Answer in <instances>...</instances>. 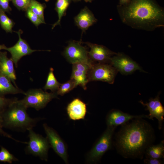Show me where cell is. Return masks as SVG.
<instances>
[{
  "label": "cell",
  "instance_id": "31",
  "mask_svg": "<svg viewBox=\"0 0 164 164\" xmlns=\"http://www.w3.org/2000/svg\"><path fill=\"white\" fill-rule=\"evenodd\" d=\"M144 163L146 164H162L163 161L160 159L146 158L144 160Z\"/></svg>",
  "mask_w": 164,
  "mask_h": 164
},
{
  "label": "cell",
  "instance_id": "10",
  "mask_svg": "<svg viewBox=\"0 0 164 164\" xmlns=\"http://www.w3.org/2000/svg\"><path fill=\"white\" fill-rule=\"evenodd\" d=\"M43 127L50 147L66 163H68L67 147L65 142L54 129L46 124H44Z\"/></svg>",
  "mask_w": 164,
  "mask_h": 164
},
{
  "label": "cell",
  "instance_id": "24",
  "mask_svg": "<svg viewBox=\"0 0 164 164\" xmlns=\"http://www.w3.org/2000/svg\"><path fill=\"white\" fill-rule=\"evenodd\" d=\"M46 7L45 3H41L36 0H32L29 8L33 13L38 16L42 20L45 22L44 12Z\"/></svg>",
  "mask_w": 164,
  "mask_h": 164
},
{
  "label": "cell",
  "instance_id": "6",
  "mask_svg": "<svg viewBox=\"0 0 164 164\" xmlns=\"http://www.w3.org/2000/svg\"><path fill=\"white\" fill-rule=\"evenodd\" d=\"M28 137L29 140L27 143L25 149L26 153L39 157L42 160L47 161L48 152L50 147L46 138L36 133L32 130L29 129Z\"/></svg>",
  "mask_w": 164,
  "mask_h": 164
},
{
  "label": "cell",
  "instance_id": "12",
  "mask_svg": "<svg viewBox=\"0 0 164 164\" xmlns=\"http://www.w3.org/2000/svg\"><path fill=\"white\" fill-rule=\"evenodd\" d=\"M82 43L90 48V51H88V55L90 59L94 62L109 63L111 58L117 53L102 45L88 42Z\"/></svg>",
  "mask_w": 164,
  "mask_h": 164
},
{
  "label": "cell",
  "instance_id": "20",
  "mask_svg": "<svg viewBox=\"0 0 164 164\" xmlns=\"http://www.w3.org/2000/svg\"><path fill=\"white\" fill-rule=\"evenodd\" d=\"M145 155L146 158L161 159L164 158V141L156 145L153 144L146 149Z\"/></svg>",
  "mask_w": 164,
  "mask_h": 164
},
{
  "label": "cell",
  "instance_id": "19",
  "mask_svg": "<svg viewBox=\"0 0 164 164\" xmlns=\"http://www.w3.org/2000/svg\"><path fill=\"white\" fill-rule=\"evenodd\" d=\"M11 81L9 78L0 73V96L3 97L8 94L20 93L25 95V92L18 87H14Z\"/></svg>",
  "mask_w": 164,
  "mask_h": 164
},
{
  "label": "cell",
  "instance_id": "4",
  "mask_svg": "<svg viewBox=\"0 0 164 164\" xmlns=\"http://www.w3.org/2000/svg\"><path fill=\"white\" fill-rule=\"evenodd\" d=\"M116 127L107 126L103 133L97 140L87 153L86 161L91 163H97L103 155L112 146V138Z\"/></svg>",
  "mask_w": 164,
  "mask_h": 164
},
{
  "label": "cell",
  "instance_id": "18",
  "mask_svg": "<svg viewBox=\"0 0 164 164\" xmlns=\"http://www.w3.org/2000/svg\"><path fill=\"white\" fill-rule=\"evenodd\" d=\"M13 62L7 56L6 52H0V73L9 78L15 85L18 87L15 83L16 79Z\"/></svg>",
  "mask_w": 164,
  "mask_h": 164
},
{
  "label": "cell",
  "instance_id": "37",
  "mask_svg": "<svg viewBox=\"0 0 164 164\" xmlns=\"http://www.w3.org/2000/svg\"><path fill=\"white\" fill-rule=\"evenodd\" d=\"M72 0V1H73V2L74 1V0Z\"/></svg>",
  "mask_w": 164,
  "mask_h": 164
},
{
  "label": "cell",
  "instance_id": "27",
  "mask_svg": "<svg viewBox=\"0 0 164 164\" xmlns=\"http://www.w3.org/2000/svg\"><path fill=\"white\" fill-rule=\"evenodd\" d=\"M26 12V16L37 27L41 24L45 23L38 16L32 12L29 8Z\"/></svg>",
  "mask_w": 164,
  "mask_h": 164
},
{
  "label": "cell",
  "instance_id": "23",
  "mask_svg": "<svg viewBox=\"0 0 164 164\" xmlns=\"http://www.w3.org/2000/svg\"><path fill=\"white\" fill-rule=\"evenodd\" d=\"M5 12L0 9V25L7 32L12 33V28L15 23L11 19L8 17Z\"/></svg>",
  "mask_w": 164,
  "mask_h": 164
},
{
  "label": "cell",
  "instance_id": "17",
  "mask_svg": "<svg viewBox=\"0 0 164 164\" xmlns=\"http://www.w3.org/2000/svg\"><path fill=\"white\" fill-rule=\"evenodd\" d=\"M67 110L70 119L73 120L83 119L87 112L86 105L80 99L76 98L68 104Z\"/></svg>",
  "mask_w": 164,
  "mask_h": 164
},
{
  "label": "cell",
  "instance_id": "11",
  "mask_svg": "<svg viewBox=\"0 0 164 164\" xmlns=\"http://www.w3.org/2000/svg\"><path fill=\"white\" fill-rule=\"evenodd\" d=\"M17 33L18 35L19 39L16 43L13 46L7 47L5 46L4 49L9 51L11 54V58L17 68L18 63L20 60L24 56L29 55L33 52L39 51L40 50H32L27 42L21 37V34L22 33V30H19Z\"/></svg>",
  "mask_w": 164,
  "mask_h": 164
},
{
  "label": "cell",
  "instance_id": "14",
  "mask_svg": "<svg viewBox=\"0 0 164 164\" xmlns=\"http://www.w3.org/2000/svg\"><path fill=\"white\" fill-rule=\"evenodd\" d=\"M139 118H149L147 115H132L119 110L113 109L110 111L107 115L106 122L107 126L116 128L117 126L123 125L132 119Z\"/></svg>",
  "mask_w": 164,
  "mask_h": 164
},
{
  "label": "cell",
  "instance_id": "2",
  "mask_svg": "<svg viewBox=\"0 0 164 164\" xmlns=\"http://www.w3.org/2000/svg\"><path fill=\"white\" fill-rule=\"evenodd\" d=\"M117 7L122 22L132 28L152 31L164 26V9L156 0H130Z\"/></svg>",
  "mask_w": 164,
  "mask_h": 164
},
{
  "label": "cell",
  "instance_id": "29",
  "mask_svg": "<svg viewBox=\"0 0 164 164\" xmlns=\"http://www.w3.org/2000/svg\"><path fill=\"white\" fill-rule=\"evenodd\" d=\"M16 99V98H6L0 96V114Z\"/></svg>",
  "mask_w": 164,
  "mask_h": 164
},
{
  "label": "cell",
  "instance_id": "35",
  "mask_svg": "<svg viewBox=\"0 0 164 164\" xmlns=\"http://www.w3.org/2000/svg\"><path fill=\"white\" fill-rule=\"evenodd\" d=\"M5 45H1L0 44V51L2 49H4Z\"/></svg>",
  "mask_w": 164,
  "mask_h": 164
},
{
  "label": "cell",
  "instance_id": "15",
  "mask_svg": "<svg viewBox=\"0 0 164 164\" xmlns=\"http://www.w3.org/2000/svg\"><path fill=\"white\" fill-rule=\"evenodd\" d=\"M72 70L71 79H73L78 85L81 86L84 90L89 82L87 77L88 71L91 67L83 63L78 62L72 64Z\"/></svg>",
  "mask_w": 164,
  "mask_h": 164
},
{
  "label": "cell",
  "instance_id": "7",
  "mask_svg": "<svg viewBox=\"0 0 164 164\" xmlns=\"http://www.w3.org/2000/svg\"><path fill=\"white\" fill-rule=\"evenodd\" d=\"M81 44V41H70L65 48L63 54L67 61L72 64L81 62L91 67L94 63L90 59L87 48Z\"/></svg>",
  "mask_w": 164,
  "mask_h": 164
},
{
  "label": "cell",
  "instance_id": "8",
  "mask_svg": "<svg viewBox=\"0 0 164 164\" xmlns=\"http://www.w3.org/2000/svg\"><path fill=\"white\" fill-rule=\"evenodd\" d=\"M118 72L109 63H94L88 72V80L101 81L112 84Z\"/></svg>",
  "mask_w": 164,
  "mask_h": 164
},
{
  "label": "cell",
  "instance_id": "30",
  "mask_svg": "<svg viewBox=\"0 0 164 164\" xmlns=\"http://www.w3.org/2000/svg\"><path fill=\"white\" fill-rule=\"evenodd\" d=\"M10 0H0V9L5 12L10 13L11 8L9 5Z\"/></svg>",
  "mask_w": 164,
  "mask_h": 164
},
{
  "label": "cell",
  "instance_id": "21",
  "mask_svg": "<svg viewBox=\"0 0 164 164\" xmlns=\"http://www.w3.org/2000/svg\"><path fill=\"white\" fill-rule=\"evenodd\" d=\"M71 1V0H56L55 10L57 13L58 19L57 22L52 25V29L57 25H60L61 19L66 15L67 10Z\"/></svg>",
  "mask_w": 164,
  "mask_h": 164
},
{
  "label": "cell",
  "instance_id": "36",
  "mask_svg": "<svg viewBox=\"0 0 164 164\" xmlns=\"http://www.w3.org/2000/svg\"><path fill=\"white\" fill-rule=\"evenodd\" d=\"M46 2H48L50 0H44Z\"/></svg>",
  "mask_w": 164,
  "mask_h": 164
},
{
  "label": "cell",
  "instance_id": "16",
  "mask_svg": "<svg viewBox=\"0 0 164 164\" xmlns=\"http://www.w3.org/2000/svg\"><path fill=\"white\" fill-rule=\"evenodd\" d=\"M74 19L75 25L81 29L82 33L97 21L93 13L87 6L81 9Z\"/></svg>",
  "mask_w": 164,
  "mask_h": 164
},
{
  "label": "cell",
  "instance_id": "32",
  "mask_svg": "<svg viewBox=\"0 0 164 164\" xmlns=\"http://www.w3.org/2000/svg\"><path fill=\"white\" fill-rule=\"evenodd\" d=\"M3 128V127L2 125V120L1 116L0 115V134L5 137L12 139L13 140H14L15 141L20 142H21L23 143H25L24 142H23L18 141L16 139L13 138L11 136V135H9V134H8L7 133L5 132L3 130V129H2Z\"/></svg>",
  "mask_w": 164,
  "mask_h": 164
},
{
  "label": "cell",
  "instance_id": "26",
  "mask_svg": "<svg viewBox=\"0 0 164 164\" xmlns=\"http://www.w3.org/2000/svg\"><path fill=\"white\" fill-rule=\"evenodd\" d=\"M18 161V159L6 149L3 147H1L0 151V162L11 164L14 162Z\"/></svg>",
  "mask_w": 164,
  "mask_h": 164
},
{
  "label": "cell",
  "instance_id": "34",
  "mask_svg": "<svg viewBox=\"0 0 164 164\" xmlns=\"http://www.w3.org/2000/svg\"><path fill=\"white\" fill-rule=\"evenodd\" d=\"M82 0H83L86 2H89L91 3L93 0H74L73 2H77Z\"/></svg>",
  "mask_w": 164,
  "mask_h": 164
},
{
  "label": "cell",
  "instance_id": "1",
  "mask_svg": "<svg viewBox=\"0 0 164 164\" xmlns=\"http://www.w3.org/2000/svg\"><path fill=\"white\" fill-rule=\"evenodd\" d=\"M132 120L121 125L116 134L114 145L125 158L142 159L147 148L155 141L154 131L143 118Z\"/></svg>",
  "mask_w": 164,
  "mask_h": 164
},
{
  "label": "cell",
  "instance_id": "33",
  "mask_svg": "<svg viewBox=\"0 0 164 164\" xmlns=\"http://www.w3.org/2000/svg\"><path fill=\"white\" fill-rule=\"evenodd\" d=\"M130 0H119L118 5H127L129 2Z\"/></svg>",
  "mask_w": 164,
  "mask_h": 164
},
{
  "label": "cell",
  "instance_id": "28",
  "mask_svg": "<svg viewBox=\"0 0 164 164\" xmlns=\"http://www.w3.org/2000/svg\"><path fill=\"white\" fill-rule=\"evenodd\" d=\"M32 0H10L18 9L26 11L29 8Z\"/></svg>",
  "mask_w": 164,
  "mask_h": 164
},
{
  "label": "cell",
  "instance_id": "3",
  "mask_svg": "<svg viewBox=\"0 0 164 164\" xmlns=\"http://www.w3.org/2000/svg\"><path fill=\"white\" fill-rule=\"evenodd\" d=\"M27 109L16 98L0 114L3 127L22 131L33 128L40 119L30 117Z\"/></svg>",
  "mask_w": 164,
  "mask_h": 164
},
{
  "label": "cell",
  "instance_id": "13",
  "mask_svg": "<svg viewBox=\"0 0 164 164\" xmlns=\"http://www.w3.org/2000/svg\"><path fill=\"white\" fill-rule=\"evenodd\" d=\"M159 94L155 98H151L148 102L144 103L141 100L139 102L144 106H146V110L149 111L148 115L149 119L153 120L154 118H156L158 121V128L161 129L162 128L164 118V108L160 100Z\"/></svg>",
  "mask_w": 164,
  "mask_h": 164
},
{
  "label": "cell",
  "instance_id": "9",
  "mask_svg": "<svg viewBox=\"0 0 164 164\" xmlns=\"http://www.w3.org/2000/svg\"><path fill=\"white\" fill-rule=\"evenodd\" d=\"M109 63L124 75L131 74L137 70L145 72L136 62L122 53H118L113 56Z\"/></svg>",
  "mask_w": 164,
  "mask_h": 164
},
{
  "label": "cell",
  "instance_id": "25",
  "mask_svg": "<svg viewBox=\"0 0 164 164\" xmlns=\"http://www.w3.org/2000/svg\"><path fill=\"white\" fill-rule=\"evenodd\" d=\"M77 86L76 81L71 79L67 82L61 84L56 92L58 95L63 96Z\"/></svg>",
  "mask_w": 164,
  "mask_h": 164
},
{
  "label": "cell",
  "instance_id": "22",
  "mask_svg": "<svg viewBox=\"0 0 164 164\" xmlns=\"http://www.w3.org/2000/svg\"><path fill=\"white\" fill-rule=\"evenodd\" d=\"M53 71V68H50L43 89L45 91L50 90L54 92H56L61 84L57 80Z\"/></svg>",
  "mask_w": 164,
  "mask_h": 164
},
{
  "label": "cell",
  "instance_id": "5",
  "mask_svg": "<svg viewBox=\"0 0 164 164\" xmlns=\"http://www.w3.org/2000/svg\"><path fill=\"white\" fill-rule=\"evenodd\" d=\"M25 97L19 101L27 108H32L37 111L44 108L53 99L57 98L56 92L48 93L41 89H30L25 92Z\"/></svg>",
  "mask_w": 164,
  "mask_h": 164
}]
</instances>
